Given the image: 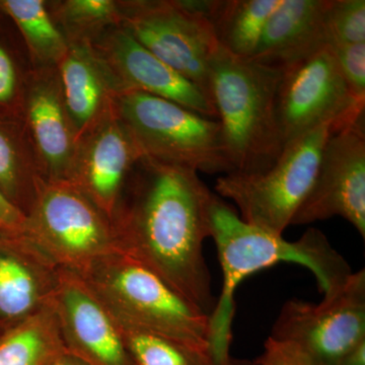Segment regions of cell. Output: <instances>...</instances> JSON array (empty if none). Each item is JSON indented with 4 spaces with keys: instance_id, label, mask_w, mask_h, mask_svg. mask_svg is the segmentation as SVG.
Returning <instances> with one entry per match:
<instances>
[{
    "instance_id": "cell-2",
    "label": "cell",
    "mask_w": 365,
    "mask_h": 365,
    "mask_svg": "<svg viewBox=\"0 0 365 365\" xmlns=\"http://www.w3.org/2000/svg\"><path fill=\"white\" fill-rule=\"evenodd\" d=\"M209 225L223 278L222 292L210 316L209 345L215 365L232 361L235 294L248 276L280 263L297 264L314 274L324 299H331L352 275L347 261L317 228H309L297 241H287L282 235L245 222L215 193L209 207Z\"/></svg>"
},
{
    "instance_id": "cell-6",
    "label": "cell",
    "mask_w": 365,
    "mask_h": 365,
    "mask_svg": "<svg viewBox=\"0 0 365 365\" xmlns=\"http://www.w3.org/2000/svg\"><path fill=\"white\" fill-rule=\"evenodd\" d=\"M347 124L326 122L297 137L284 146L277 162L260 174L218 177L216 193L235 203L245 222L282 235L313 188L327 140Z\"/></svg>"
},
{
    "instance_id": "cell-23",
    "label": "cell",
    "mask_w": 365,
    "mask_h": 365,
    "mask_svg": "<svg viewBox=\"0 0 365 365\" xmlns=\"http://www.w3.org/2000/svg\"><path fill=\"white\" fill-rule=\"evenodd\" d=\"M48 11L68 44L95 42L106 31L121 26L118 0H51Z\"/></svg>"
},
{
    "instance_id": "cell-9",
    "label": "cell",
    "mask_w": 365,
    "mask_h": 365,
    "mask_svg": "<svg viewBox=\"0 0 365 365\" xmlns=\"http://www.w3.org/2000/svg\"><path fill=\"white\" fill-rule=\"evenodd\" d=\"M271 337L297 346L312 365H340L365 340L364 270L352 273L337 294L318 304L287 302Z\"/></svg>"
},
{
    "instance_id": "cell-28",
    "label": "cell",
    "mask_w": 365,
    "mask_h": 365,
    "mask_svg": "<svg viewBox=\"0 0 365 365\" xmlns=\"http://www.w3.org/2000/svg\"><path fill=\"white\" fill-rule=\"evenodd\" d=\"M26 223V216L0 192V237H24Z\"/></svg>"
},
{
    "instance_id": "cell-29",
    "label": "cell",
    "mask_w": 365,
    "mask_h": 365,
    "mask_svg": "<svg viewBox=\"0 0 365 365\" xmlns=\"http://www.w3.org/2000/svg\"><path fill=\"white\" fill-rule=\"evenodd\" d=\"M340 365H365V340L355 346Z\"/></svg>"
},
{
    "instance_id": "cell-27",
    "label": "cell",
    "mask_w": 365,
    "mask_h": 365,
    "mask_svg": "<svg viewBox=\"0 0 365 365\" xmlns=\"http://www.w3.org/2000/svg\"><path fill=\"white\" fill-rule=\"evenodd\" d=\"M329 47L353 96L365 103V43L333 44Z\"/></svg>"
},
{
    "instance_id": "cell-24",
    "label": "cell",
    "mask_w": 365,
    "mask_h": 365,
    "mask_svg": "<svg viewBox=\"0 0 365 365\" xmlns=\"http://www.w3.org/2000/svg\"><path fill=\"white\" fill-rule=\"evenodd\" d=\"M117 323L134 365H215L208 348Z\"/></svg>"
},
{
    "instance_id": "cell-22",
    "label": "cell",
    "mask_w": 365,
    "mask_h": 365,
    "mask_svg": "<svg viewBox=\"0 0 365 365\" xmlns=\"http://www.w3.org/2000/svg\"><path fill=\"white\" fill-rule=\"evenodd\" d=\"M66 350L49 304L0 336V365H48Z\"/></svg>"
},
{
    "instance_id": "cell-10",
    "label": "cell",
    "mask_w": 365,
    "mask_h": 365,
    "mask_svg": "<svg viewBox=\"0 0 365 365\" xmlns=\"http://www.w3.org/2000/svg\"><path fill=\"white\" fill-rule=\"evenodd\" d=\"M365 103L353 96L329 46L282 69L277 120L283 145L329 121L364 117Z\"/></svg>"
},
{
    "instance_id": "cell-32",
    "label": "cell",
    "mask_w": 365,
    "mask_h": 365,
    "mask_svg": "<svg viewBox=\"0 0 365 365\" xmlns=\"http://www.w3.org/2000/svg\"><path fill=\"white\" fill-rule=\"evenodd\" d=\"M0 336H1V335H0Z\"/></svg>"
},
{
    "instance_id": "cell-15",
    "label": "cell",
    "mask_w": 365,
    "mask_h": 365,
    "mask_svg": "<svg viewBox=\"0 0 365 365\" xmlns=\"http://www.w3.org/2000/svg\"><path fill=\"white\" fill-rule=\"evenodd\" d=\"M23 121L45 181H69L78 139L57 67H33L26 83Z\"/></svg>"
},
{
    "instance_id": "cell-1",
    "label": "cell",
    "mask_w": 365,
    "mask_h": 365,
    "mask_svg": "<svg viewBox=\"0 0 365 365\" xmlns=\"http://www.w3.org/2000/svg\"><path fill=\"white\" fill-rule=\"evenodd\" d=\"M213 192L195 170L140 157L112 227L122 253L140 262L209 317L216 300L203 255Z\"/></svg>"
},
{
    "instance_id": "cell-26",
    "label": "cell",
    "mask_w": 365,
    "mask_h": 365,
    "mask_svg": "<svg viewBox=\"0 0 365 365\" xmlns=\"http://www.w3.org/2000/svg\"><path fill=\"white\" fill-rule=\"evenodd\" d=\"M326 26L328 46L365 43L364 0H330Z\"/></svg>"
},
{
    "instance_id": "cell-19",
    "label": "cell",
    "mask_w": 365,
    "mask_h": 365,
    "mask_svg": "<svg viewBox=\"0 0 365 365\" xmlns=\"http://www.w3.org/2000/svg\"><path fill=\"white\" fill-rule=\"evenodd\" d=\"M44 179L23 120L0 117V192L26 216Z\"/></svg>"
},
{
    "instance_id": "cell-16",
    "label": "cell",
    "mask_w": 365,
    "mask_h": 365,
    "mask_svg": "<svg viewBox=\"0 0 365 365\" xmlns=\"http://www.w3.org/2000/svg\"><path fill=\"white\" fill-rule=\"evenodd\" d=\"M58 269L25 237H0V321L6 331L49 306Z\"/></svg>"
},
{
    "instance_id": "cell-5",
    "label": "cell",
    "mask_w": 365,
    "mask_h": 365,
    "mask_svg": "<svg viewBox=\"0 0 365 365\" xmlns=\"http://www.w3.org/2000/svg\"><path fill=\"white\" fill-rule=\"evenodd\" d=\"M120 121L141 157L207 174H230L217 119L140 91L115 101Z\"/></svg>"
},
{
    "instance_id": "cell-30",
    "label": "cell",
    "mask_w": 365,
    "mask_h": 365,
    "mask_svg": "<svg viewBox=\"0 0 365 365\" xmlns=\"http://www.w3.org/2000/svg\"><path fill=\"white\" fill-rule=\"evenodd\" d=\"M48 365H88L85 361L79 359L78 356L72 354L68 350H66L59 354L58 356L55 357Z\"/></svg>"
},
{
    "instance_id": "cell-14",
    "label": "cell",
    "mask_w": 365,
    "mask_h": 365,
    "mask_svg": "<svg viewBox=\"0 0 365 365\" xmlns=\"http://www.w3.org/2000/svg\"><path fill=\"white\" fill-rule=\"evenodd\" d=\"M140 157L115 110L78 141L69 182L112 222L127 179Z\"/></svg>"
},
{
    "instance_id": "cell-20",
    "label": "cell",
    "mask_w": 365,
    "mask_h": 365,
    "mask_svg": "<svg viewBox=\"0 0 365 365\" xmlns=\"http://www.w3.org/2000/svg\"><path fill=\"white\" fill-rule=\"evenodd\" d=\"M282 0H207L205 16L218 44L241 58H251L271 14Z\"/></svg>"
},
{
    "instance_id": "cell-4",
    "label": "cell",
    "mask_w": 365,
    "mask_h": 365,
    "mask_svg": "<svg viewBox=\"0 0 365 365\" xmlns=\"http://www.w3.org/2000/svg\"><path fill=\"white\" fill-rule=\"evenodd\" d=\"M81 275L122 325L210 349V317L128 255H109Z\"/></svg>"
},
{
    "instance_id": "cell-13",
    "label": "cell",
    "mask_w": 365,
    "mask_h": 365,
    "mask_svg": "<svg viewBox=\"0 0 365 365\" xmlns=\"http://www.w3.org/2000/svg\"><path fill=\"white\" fill-rule=\"evenodd\" d=\"M120 91H140L217 119L210 98L195 83L139 44L121 26L91 43Z\"/></svg>"
},
{
    "instance_id": "cell-7",
    "label": "cell",
    "mask_w": 365,
    "mask_h": 365,
    "mask_svg": "<svg viewBox=\"0 0 365 365\" xmlns=\"http://www.w3.org/2000/svg\"><path fill=\"white\" fill-rule=\"evenodd\" d=\"M24 237L57 267L78 274L121 252L111 222L69 181H41Z\"/></svg>"
},
{
    "instance_id": "cell-8",
    "label": "cell",
    "mask_w": 365,
    "mask_h": 365,
    "mask_svg": "<svg viewBox=\"0 0 365 365\" xmlns=\"http://www.w3.org/2000/svg\"><path fill=\"white\" fill-rule=\"evenodd\" d=\"M118 6L124 30L210 98L209 66L220 44L198 0H118Z\"/></svg>"
},
{
    "instance_id": "cell-31",
    "label": "cell",
    "mask_w": 365,
    "mask_h": 365,
    "mask_svg": "<svg viewBox=\"0 0 365 365\" xmlns=\"http://www.w3.org/2000/svg\"><path fill=\"white\" fill-rule=\"evenodd\" d=\"M230 365H253L252 364H244V362L237 361V360L232 359Z\"/></svg>"
},
{
    "instance_id": "cell-25",
    "label": "cell",
    "mask_w": 365,
    "mask_h": 365,
    "mask_svg": "<svg viewBox=\"0 0 365 365\" xmlns=\"http://www.w3.org/2000/svg\"><path fill=\"white\" fill-rule=\"evenodd\" d=\"M2 18L0 13V117L23 120L26 83L33 66L16 26L6 30Z\"/></svg>"
},
{
    "instance_id": "cell-11",
    "label": "cell",
    "mask_w": 365,
    "mask_h": 365,
    "mask_svg": "<svg viewBox=\"0 0 365 365\" xmlns=\"http://www.w3.org/2000/svg\"><path fill=\"white\" fill-rule=\"evenodd\" d=\"M340 216L365 239L364 117L331 134L322 153L313 188L292 225Z\"/></svg>"
},
{
    "instance_id": "cell-18",
    "label": "cell",
    "mask_w": 365,
    "mask_h": 365,
    "mask_svg": "<svg viewBox=\"0 0 365 365\" xmlns=\"http://www.w3.org/2000/svg\"><path fill=\"white\" fill-rule=\"evenodd\" d=\"M329 6L330 0H282L249 59L282 71L327 47Z\"/></svg>"
},
{
    "instance_id": "cell-21",
    "label": "cell",
    "mask_w": 365,
    "mask_h": 365,
    "mask_svg": "<svg viewBox=\"0 0 365 365\" xmlns=\"http://www.w3.org/2000/svg\"><path fill=\"white\" fill-rule=\"evenodd\" d=\"M0 13L16 26L33 67L58 66L69 45L46 0H0Z\"/></svg>"
},
{
    "instance_id": "cell-12",
    "label": "cell",
    "mask_w": 365,
    "mask_h": 365,
    "mask_svg": "<svg viewBox=\"0 0 365 365\" xmlns=\"http://www.w3.org/2000/svg\"><path fill=\"white\" fill-rule=\"evenodd\" d=\"M49 304L72 354L88 365H134L116 319L81 274L59 268Z\"/></svg>"
},
{
    "instance_id": "cell-17",
    "label": "cell",
    "mask_w": 365,
    "mask_h": 365,
    "mask_svg": "<svg viewBox=\"0 0 365 365\" xmlns=\"http://www.w3.org/2000/svg\"><path fill=\"white\" fill-rule=\"evenodd\" d=\"M68 45L57 71L78 144L115 112V101L121 91L91 44Z\"/></svg>"
},
{
    "instance_id": "cell-3",
    "label": "cell",
    "mask_w": 365,
    "mask_h": 365,
    "mask_svg": "<svg viewBox=\"0 0 365 365\" xmlns=\"http://www.w3.org/2000/svg\"><path fill=\"white\" fill-rule=\"evenodd\" d=\"M282 71L218 47L209 66V96L222 128L230 174L265 172L283 145L277 120Z\"/></svg>"
}]
</instances>
